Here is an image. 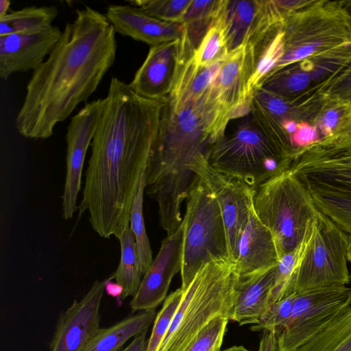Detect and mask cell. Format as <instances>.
<instances>
[{
    "instance_id": "cell-1",
    "label": "cell",
    "mask_w": 351,
    "mask_h": 351,
    "mask_svg": "<svg viewBox=\"0 0 351 351\" xmlns=\"http://www.w3.org/2000/svg\"><path fill=\"white\" fill-rule=\"evenodd\" d=\"M91 143L78 217L87 211L93 229L117 239L130 213L158 136L164 100L145 98L112 77Z\"/></svg>"
},
{
    "instance_id": "cell-2",
    "label": "cell",
    "mask_w": 351,
    "mask_h": 351,
    "mask_svg": "<svg viewBox=\"0 0 351 351\" xmlns=\"http://www.w3.org/2000/svg\"><path fill=\"white\" fill-rule=\"evenodd\" d=\"M116 32L106 15L86 5L67 23L56 46L33 71L16 119L25 138L46 139L95 92L114 64Z\"/></svg>"
},
{
    "instance_id": "cell-3",
    "label": "cell",
    "mask_w": 351,
    "mask_h": 351,
    "mask_svg": "<svg viewBox=\"0 0 351 351\" xmlns=\"http://www.w3.org/2000/svg\"><path fill=\"white\" fill-rule=\"evenodd\" d=\"M211 145L202 102L167 97L145 172L146 193L158 207L167 235L180 226L181 207L196 176L194 165Z\"/></svg>"
},
{
    "instance_id": "cell-4",
    "label": "cell",
    "mask_w": 351,
    "mask_h": 351,
    "mask_svg": "<svg viewBox=\"0 0 351 351\" xmlns=\"http://www.w3.org/2000/svg\"><path fill=\"white\" fill-rule=\"evenodd\" d=\"M283 55L274 73L304 60L320 86L351 62V15L341 1L308 0L282 21Z\"/></svg>"
},
{
    "instance_id": "cell-5",
    "label": "cell",
    "mask_w": 351,
    "mask_h": 351,
    "mask_svg": "<svg viewBox=\"0 0 351 351\" xmlns=\"http://www.w3.org/2000/svg\"><path fill=\"white\" fill-rule=\"evenodd\" d=\"M239 283L235 261L231 258L205 264L183 290L180 304L156 351H184L213 319L223 316L230 319Z\"/></svg>"
},
{
    "instance_id": "cell-6",
    "label": "cell",
    "mask_w": 351,
    "mask_h": 351,
    "mask_svg": "<svg viewBox=\"0 0 351 351\" xmlns=\"http://www.w3.org/2000/svg\"><path fill=\"white\" fill-rule=\"evenodd\" d=\"M253 207L273 235L280 258L300 244L318 210L289 169L254 188Z\"/></svg>"
},
{
    "instance_id": "cell-7",
    "label": "cell",
    "mask_w": 351,
    "mask_h": 351,
    "mask_svg": "<svg viewBox=\"0 0 351 351\" xmlns=\"http://www.w3.org/2000/svg\"><path fill=\"white\" fill-rule=\"evenodd\" d=\"M182 223L184 239L180 287L185 290L205 264L230 258L219 204L214 195L197 175L186 199Z\"/></svg>"
},
{
    "instance_id": "cell-8",
    "label": "cell",
    "mask_w": 351,
    "mask_h": 351,
    "mask_svg": "<svg viewBox=\"0 0 351 351\" xmlns=\"http://www.w3.org/2000/svg\"><path fill=\"white\" fill-rule=\"evenodd\" d=\"M206 158L215 170L252 188L289 169L291 162V158L265 136L253 119L211 145Z\"/></svg>"
},
{
    "instance_id": "cell-9",
    "label": "cell",
    "mask_w": 351,
    "mask_h": 351,
    "mask_svg": "<svg viewBox=\"0 0 351 351\" xmlns=\"http://www.w3.org/2000/svg\"><path fill=\"white\" fill-rule=\"evenodd\" d=\"M348 263L345 236L319 210L313 240L297 268L296 292L347 286L351 281Z\"/></svg>"
},
{
    "instance_id": "cell-10",
    "label": "cell",
    "mask_w": 351,
    "mask_h": 351,
    "mask_svg": "<svg viewBox=\"0 0 351 351\" xmlns=\"http://www.w3.org/2000/svg\"><path fill=\"white\" fill-rule=\"evenodd\" d=\"M254 66V51L250 45H242L228 53L204 103L213 118L216 141L225 136L229 121L247 114L253 98L247 86Z\"/></svg>"
},
{
    "instance_id": "cell-11",
    "label": "cell",
    "mask_w": 351,
    "mask_h": 351,
    "mask_svg": "<svg viewBox=\"0 0 351 351\" xmlns=\"http://www.w3.org/2000/svg\"><path fill=\"white\" fill-rule=\"evenodd\" d=\"M351 288L330 287L295 294L287 326L278 333L280 351H295L335 318L350 302Z\"/></svg>"
},
{
    "instance_id": "cell-12",
    "label": "cell",
    "mask_w": 351,
    "mask_h": 351,
    "mask_svg": "<svg viewBox=\"0 0 351 351\" xmlns=\"http://www.w3.org/2000/svg\"><path fill=\"white\" fill-rule=\"evenodd\" d=\"M192 171L204 181L217 199L226 232L229 256L236 261L239 241L254 208V188L215 170L206 157L199 160Z\"/></svg>"
},
{
    "instance_id": "cell-13",
    "label": "cell",
    "mask_w": 351,
    "mask_h": 351,
    "mask_svg": "<svg viewBox=\"0 0 351 351\" xmlns=\"http://www.w3.org/2000/svg\"><path fill=\"white\" fill-rule=\"evenodd\" d=\"M106 97L86 103L71 119L68 125L66 142V167L63 194L62 215L68 220L78 209L77 199L81 189L82 172L88 147L99 123Z\"/></svg>"
},
{
    "instance_id": "cell-14",
    "label": "cell",
    "mask_w": 351,
    "mask_h": 351,
    "mask_svg": "<svg viewBox=\"0 0 351 351\" xmlns=\"http://www.w3.org/2000/svg\"><path fill=\"white\" fill-rule=\"evenodd\" d=\"M107 279L95 280L80 300H75L57 322L49 351H83L100 328V306Z\"/></svg>"
},
{
    "instance_id": "cell-15",
    "label": "cell",
    "mask_w": 351,
    "mask_h": 351,
    "mask_svg": "<svg viewBox=\"0 0 351 351\" xmlns=\"http://www.w3.org/2000/svg\"><path fill=\"white\" fill-rule=\"evenodd\" d=\"M191 57L182 38L152 46L129 85L142 97L164 100L169 95L181 66Z\"/></svg>"
},
{
    "instance_id": "cell-16",
    "label": "cell",
    "mask_w": 351,
    "mask_h": 351,
    "mask_svg": "<svg viewBox=\"0 0 351 351\" xmlns=\"http://www.w3.org/2000/svg\"><path fill=\"white\" fill-rule=\"evenodd\" d=\"M184 239L182 223L161 243L150 267L144 274L130 307L133 312L156 309L167 296L173 278L181 271Z\"/></svg>"
},
{
    "instance_id": "cell-17",
    "label": "cell",
    "mask_w": 351,
    "mask_h": 351,
    "mask_svg": "<svg viewBox=\"0 0 351 351\" xmlns=\"http://www.w3.org/2000/svg\"><path fill=\"white\" fill-rule=\"evenodd\" d=\"M62 31L53 25L41 32L0 36V78L36 69L60 38Z\"/></svg>"
},
{
    "instance_id": "cell-18",
    "label": "cell",
    "mask_w": 351,
    "mask_h": 351,
    "mask_svg": "<svg viewBox=\"0 0 351 351\" xmlns=\"http://www.w3.org/2000/svg\"><path fill=\"white\" fill-rule=\"evenodd\" d=\"M224 15L229 52L244 44L254 46L280 23L269 0H226Z\"/></svg>"
},
{
    "instance_id": "cell-19",
    "label": "cell",
    "mask_w": 351,
    "mask_h": 351,
    "mask_svg": "<svg viewBox=\"0 0 351 351\" xmlns=\"http://www.w3.org/2000/svg\"><path fill=\"white\" fill-rule=\"evenodd\" d=\"M106 16L116 33L154 46L182 38L184 26L151 16L136 7L110 5Z\"/></svg>"
},
{
    "instance_id": "cell-20",
    "label": "cell",
    "mask_w": 351,
    "mask_h": 351,
    "mask_svg": "<svg viewBox=\"0 0 351 351\" xmlns=\"http://www.w3.org/2000/svg\"><path fill=\"white\" fill-rule=\"evenodd\" d=\"M280 259L273 235L253 208L238 245L235 265L239 282L276 267Z\"/></svg>"
},
{
    "instance_id": "cell-21",
    "label": "cell",
    "mask_w": 351,
    "mask_h": 351,
    "mask_svg": "<svg viewBox=\"0 0 351 351\" xmlns=\"http://www.w3.org/2000/svg\"><path fill=\"white\" fill-rule=\"evenodd\" d=\"M275 268L239 282L230 320L240 326L259 322L270 305Z\"/></svg>"
},
{
    "instance_id": "cell-22",
    "label": "cell",
    "mask_w": 351,
    "mask_h": 351,
    "mask_svg": "<svg viewBox=\"0 0 351 351\" xmlns=\"http://www.w3.org/2000/svg\"><path fill=\"white\" fill-rule=\"evenodd\" d=\"M156 314V309L139 311L100 328L83 351H119L128 340L147 332Z\"/></svg>"
},
{
    "instance_id": "cell-23",
    "label": "cell",
    "mask_w": 351,
    "mask_h": 351,
    "mask_svg": "<svg viewBox=\"0 0 351 351\" xmlns=\"http://www.w3.org/2000/svg\"><path fill=\"white\" fill-rule=\"evenodd\" d=\"M222 62L209 66H200L195 64L191 56L181 66L174 86L168 97L199 101L212 87Z\"/></svg>"
},
{
    "instance_id": "cell-24",
    "label": "cell",
    "mask_w": 351,
    "mask_h": 351,
    "mask_svg": "<svg viewBox=\"0 0 351 351\" xmlns=\"http://www.w3.org/2000/svg\"><path fill=\"white\" fill-rule=\"evenodd\" d=\"M314 82L298 63L278 71L263 84L261 88L272 94L293 102L315 100L313 97Z\"/></svg>"
},
{
    "instance_id": "cell-25",
    "label": "cell",
    "mask_w": 351,
    "mask_h": 351,
    "mask_svg": "<svg viewBox=\"0 0 351 351\" xmlns=\"http://www.w3.org/2000/svg\"><path fill=\"white\" fill-rule=\"evenodd\" d=\"M225 0H192L179 23L184 27L182 38L193 54L202 40L219 14Z\"/></svg>"
},
{
    "instance_id": "cell-26",
    "label": "cell",
    "mask_w": 351,
    "mask_h": 351,
    "mask_svg": "<svg viewBox=\"0 0 351 351\" xmlns=\"http://www.w3.org/2000/svg\"><path fill=\"white\" fill-rule=\"evenodd\" d=\"M56 6H29L10 12L0 19V36L12 34H29L43 32L53 26L58 15Z\"/></svg>"
},
{
    "instance_id": "cell-27",
    "label": "cell",
    "mask_w": 351,
    "mask_h": 351,
    "mask_svg": "<svg viewBox=\"0 0 351 351\" xmlns=\"http://www.w3.org/2000/svg\"><path fill=\"white\" fill-rule=\"evenodd\" d=\"M295 351H351V301L326 327Z\"/></svg>"
},
{
    "instance_id": "cell-28",
    "label": "cell",
    "mask_w": 351,
    "mask_h": 351,
    "mask_svg": "<svg viewBox=\"0 0 351 351\" xmlns=\"http://www.w3.org/2000/svg\"><path fill=\"white\" fill-rule=\"evenodd\" d=\"M121 247V258L116 271L110 276L122 288L121 300L137 292L143 274L138 263L135 239L130 228H128L118 239Z\"/></svg>"
},
{
    "instance_id": "cell-29",
    "label": "cell",
    "mask_w": 351,
    "mask_h": 351,
    "mask_svg": "<svg viewBox=\"0 0 351 351\" xmlns=\"http://www.w3.org/2000/svg\"><path fill=\"white\" fill-rule=\"evenodd\" d=\"M226 3V0L219 14L193 52L192 59L197 66H209L222 62L229 53L225 26Z\"/></svg>"
},
{
    "instance_id": "cell-30",
    "label": "cell",
    "mask_w": 351,
    "mask_h": 351,
    "mask_svg": "<svg viewBox=\"0 0 351 351\" xmlns=\"http://www.w3.org/2000/svg\"><path fill=\"white\" fill-rule=\"evenodd\" d=\"M145 188L146 180L144 173L140 180L130 213V228L134 236L136 254L143 276L154 261L143 217V196Z\"/></svg>"
},
{
    "instance_id": "cell-31",
    "label": "cell",
    "mask_w": 351,
    "mask_h": 351,
    "mask_svg": "<svg viewBox=\"0 0 351 351\" xmlns=\"http://www.w3.org/2000/svg\"><path fill=\"white\" fill-rule=\"evenodd\" d=\"M312 124L320 139L351 130V106L322 101Z\"/></svg>"
},
{
    "instance_id": "cell-32",
    "label": "cell",
    "mask_w": 351,
    "mask_h": 351,
    "mask_svg": "<svg viewBox=\"0 0 351 351\" xmlns=\"http://www.w3.org/2000/svg\"><path fill=\"white\" fill-rule=\"evenodd\" d=\"M183 292L180 287L168 295L164 300L153 322L151 335L147 340V351H156L158 348L180 304Z\"/></svg>"
},
{
    "instance_id": "cell-33",
    "label": "cell",
    "mask_w": 351,
    "mask_h": 351,
    "mask_svg": "<svg viewBox=\"0 0 351 351\" xmlns=\"http://www.w3.org/2000/svg\"><path fill=\"white\" fill-rule=\"evenodd\" d=\"M192 0H135L128 3L158 19L180 23Z\"/></svg>"
},
{
    "instance_id": "cell-34",
    "label": "cell",
    "mask_w": 351,
    "mask_h": 351,
    "mask_svg": "<svg viewBox=\"0 0 351 351\" xmlns=\"http://www.w3.org/2000/svg\"><path fill=\"white\" fill-rule=\"evenodd\" d=\"M316 96L322 101L351 106V62L320 86Z\"/></svg>"
},
{
    "instance_id": "cell-35",
    "label": "cell",
    "mask_w": 351,
    "mask_h": 351,
    "mask_svg": "<svg viewBox=\"0 0 351 351\" xmlns=\"http://www.w3.org/2000/svg\"><path fill=\"white\" fill-rule=\"evenodd\" d=\"M295 294L271 304L259 322L251 326V330L281 332L287 326L290 319Z\"/></svg>"
},
{
    "instance_id": "cell-36",
    "label": "cell",
    "mask_w": 351,
    "mask_h": 351,
    "mask_svg": "<svg viewBox=\"0 0 351 351\" xmlns=\"http://www.w3.org/2000/svg\"><path fill=\"white\" fill-rule=\"evenodd\" d=\"M229 320L223 316L213 319L184 351H220Z\"/></svg>"
},
{
    "instance_id": "cell-37",
    "label": "cell",
    "mask_w": 351,
    "mask_h": 351,
    "mask_svg": "<svg viewBox=\"0 0 351 351\" xmlns=\"http://www.w3.org/2000/svg\"><path fill=\"white\" fill-rule=\"evenodd\" d=\"M320 139L316 128L308 122H300L296 132L291 137V143L295 152Z\"/></svg>"
},
{
    "instance_id": "cell-38",
    "label": "cell",
    "mask_w": 351,
    "mask_h": 351,
    "mask_svg": "<svg viewBox=\"0 0 351 351\" xmlns=\"http://www.w3.org/2000/svg\"><path fill=\"white\" fill-rule=\"evenodd\" d=\"M258 351H280L278 333L267 330L262 331Z\"/></svg>"
},
{
    "instance_id": "cell-39",
    "label": "cell",
    "mask_w": 351,
    "mask_h": 351,
    "mask_svg": "<svg viewBox=\"0 0 351 351\" xmlns=\"http://www.w3.org/2000/svg\"><path fill=\"white\" fill-rule=\"evenodd\" d=\"M147 332L133 338L130 344L121 351H147Z\"/></svg>"
},
{
    "instance_id": "cell-40",
    "label": "cell",
    "mask_w": 351,
    "mask_h": 351,
    "mask_svg": "<svg viewBox=\"0 0 351 351\" xmlns=\"http://www.w3.org/2000/svg\"><path fill=\"white\" fill-rule=\"evenodd\" d=\"M106 291L107 293L112 297H119L121 298L122 293V288L117 284L115 282H112V280L109 277L107 279L106 284Z\"/></svg>"
},
{
    "instance_id": "cell-41",
    "label": "cell",
    "mask_w": 351,
    "mask_h": 351,
    "mask_svg": "<svg viewBox=\"0 0 351 351\" xmlns=\"http://www.w3.org/2000/svg\"><path fill=\"white\" fill-rule=\"evenodd\" d=\"M11 5V1L9 0L0 1V19L5 16L9 13L8 10Z\"/></svg>"
},
{
    "instance_id": "cell-42",
    "label": "cell",
    "mask_w": 351,
    "mask_h": 351,
    "mask_svg": "<svg viewBox=\"0 0 351 351\" xmlns=\"http://www.w3.org/2000/svg\"><path fill=\"white\" fill-rule=\"evenodd\" d=\"M220 351H250L246 348H245L243 346H233L232 347H230L228 348H226L223 350Z\"/></svg>"
},
{
    "instance_id": "cell-43",
    "label": "cell",
    "mask_w": 351,
    "mask_h": 351,
    "mask_svg": "<svg viewBox=\"0 0 351 351\" xmlns=\"http://www.w3.org/2000/svg\"><path fill=\"white\" fill-rule=\"evenodd\" d=\"M346 11L351 15V0L341 1Z\"/></svg>"
}]
</instances>
